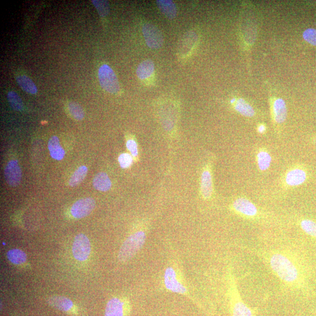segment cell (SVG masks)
<instances>
[{
    "mask_svg": "<svg viewBox=\"0 0 316 316\" xmlns=\"http://www.w3.org/2000/svg\"><path fill=\"white\" fill-rule=\"evenodd\" d=\"M72 252L74 258L79 261H84L89 258L91 252V244L89 239L83 234L75 237Z\"/></svg>",
    "mask_w": 316,
    "mask_h": 316,
    "instance_id": "cell-5",
    "label": "cell"
},
{
    "mask_svg": "<svg viewBox=\"0 0 316 316\" xmlns=\"http://www.w3.org/2000/svg\"><path fill=\"white\" fill-rule=\"evenodd\" d=\"M313 143L316 146V136H314V138H313Z\"/></svg>",
    "mask_w": 316,
    "mask_h": 316,
    "instance_id": "cell-34",
    "label": "cell"
},
{
    "mask_svg": "<svg viewBox=\"0 0 316 316\" xmlns=\"http://www.w3.org/2000/svg\"><path fill=\"white\" fill-rule=\"evenodd\" d=\"M265 129H266V127L265 126H263V125H260V126H258V131L260 133L264 132L265 131Z\"/></svg>",
    "mask_w": 316,
    "mask_h": 316,
    "instance_id": "cell-33",
    "label": "cell"
},
{
    "mask_svg": "<svg viewBox=\"0 0 316 316\" xmlns=\"http://www.w3.org/2000/svg\"><path fill=\"white\" fill-rule=\"evenodd\" d=\"M271 161V156L267 152H260L257 155V161H258V167L260 171L267 170L270 167Z\"/></svg>",
    "mask_w": 316,
    "mask_h": 316,
    "instance_id": "cell-27",
    "label": "cell"
},
{
    "mask_svg": "<svg viewBox=\"0 0 316 316\" xmlns=\"http://www.w3.org/2000/svg\"><path fill=\"white\" fill-rule=\"evenodd\" d=\"M233 207L236 212L247 217H254L258 213V209L255 205L245 198H237L234 201Z\"/></svg>",
    "mask_w": 316,
    "mask_h": 316,
    "instance_id": "cell-10",
    "label": "cell"
},
{
    "mask_svg": "<svg viewBox=\"0 0 316 316\" xmlns=\"http://www.w3.org/2000/svg\"><path fill=\"white\" fill-rule=\"evenodd\" d=\"M18 85L21 89L29 94H35L37 93V87L31 79L25 75H21L16 77Z\"/></svg>",
    "mask_w": 316,
    "mask_h": 316,
    "instance_id": "cell-21",
    "label": "cell"
},
{
    "mask_svg": "<svg viewBox=\"0 0 316 316\" xmlns=\"http://www.w3.org/2000/svg\"><path fill=\"white\" fill-rule=\"evenodd\" d=\"M99 79L101 86L106 92L116 94L120 92V87L115 71L109 65L103 64L99 68Z\"/></svg>",
    "mask_w": 316,
    "mask_h": 316,
    "instance_id": "cell-4",
    "label": "cell"
},
{
    "mask_svg": "<svg viewBox=\"0 0 316 316\" xmlns=\"http://www.w3.org/2000/svg\"><path fill=\"white\" fill-rule=\"evenodd\" d=\"M47 123V122H42V125H44V124Z\"/></svg>",
    "mask_w": 316,
    "mask_h": 316,
    "instance_id": "cell-36",
    "label": "cell"
},
{
    "mask_svg": "<svg viewBox=\"0 0 316 316\" xmlns=\"http://www.w3.org/2000/svg\"><path fill=\"white\" fill-rule=\"evenodd\" d=\"M126 148L133 158H137L138 155V145L134 139H129L126 142Z\"/></svg>",
    "mask_w": 316,
    "mask_h": 316,
    "instance_id": "cell-32",
    "label": "cell"
},
{
    "mask_svg": "<svg viewBox=\"0 0 316 316\" xmlns=\"http://www.w3.org/2000/svg\"><path fill=\"white\" fill-rule=\"evenodd\" d=\"M201 193L204 199H208L213 194V182L211 172L208 168L205 169L201 177Z\"/></svg>",
    "mask_w": 316,
    "mask_h": 316,
    "instance_id": "cell-12",
    "label": "cell"
},
{
    "mask_svg": "<svg viewBox=\"0 0 316 316\" xmlns=\"http://www.w3.org/2000/svg\"><path fill=\"white\" fill-rule=\"evenodd\" d=\"M123 302L119 298H114L107 303L105 310V316H123Z\"/></svg>",
    "mask_w": 316,
    "mask_h": 316,
    "instance_id": "cell-20",
    "label": "cell"
},
{
    "mask_svg": "<svg viewBox=\"0 0 316 316\" xmlns=\"http://www.w3.org/2000/svg\"><path fill=\"white\" fill-rule=\"evenodd\" d=\"M235 102H236V99H232V100H231V103H234Z\"/></svg>",
    "mask_w": 316,
    "mask_h": 316,
    "instance_id": "cell-35",
    "label": "cell"
},
{
    "mask_svg": "<svg viewBox=\"0 0 316 316\" xmlns=\"http://www.w3.org/2000/svg\"><path fill=\"white\" fill-rule=\"evenodd\" d=\"M303 38L311 45L316 46V29L309 28L306 29L303 34Z\"/></svg>",
    "mask_w": 316,
    "mask_h": 316,
    "instance_id": "cell-30",
    "label": "cell"
},
{
    "mask_svg": "<svg viewBox=\"0 0 316 316\" xmlns=\"http://www.w3.org/2000/svg\"><path fill=\"white\" fill-rule=\"evenodd\" d=\"M7 100L11 108L17 112H21L24 108L23 102L18 94L13 91H10L7 94Z\"/></svg>",
    "mask_w": 316,
    "mask_h": 316,
    "instance_id": "cell-25",
    "label": "cell"
},
{
    "mask_svg": "<svg viewBox=\"0 0 316 316\" xmlns=\"http://www.w3.org/2000/svg\"><path fill=\"white\" fill-rule=\"evenodd\" d=\"M95 206L96 201L93 198H81L73 204L70 212L75 219H82L92 213Z\"/></svg>",
    "mask_w": 316,
    "mask_h": 316,
    "instance_id": "cell-7",
    "label": "cell"
},
{
    "mask_svg": "<svg viewBox=\"0 0 316 316\" xmlns=\"http://www.w3.org/2000/svg\"><path fill=\"white\" fill-rule=\"evenodd\" d=\"M146 240L144 231H138L129 236L120 248L118 259L120 262L128 261L136 255L143 246Z\"/></svg>",
    "mask_w": 316,
    "mask_h": 316,
    "instance_id": "cell-2",
    "label": "cell"
},
{
    "mask_svg": "<svg viewBox=\"0 0 316 316\" xmlns=\"http://www.w3.org/2000/svg\"><path fill=\"white\" fill-rule=\"evenodd\" d=\"M119 162L123 169H127L131 167L133 163L132 156L129 154H122L119 156Z\"/></svg>",
    "mask_w": 316,
    "mask_h": 316,
    "instance_id": "cell-31",
    "label": "cell"
},
{
    "mask_svg": "<svg viewBox=\"0 0 316 316\" xmlns=\"http://www.w3.org/2000/svg\"><path fill=\"white\" fill-rule=\"evenodd\" d=\"M93 4L95 6L98 12L101 17H105L110 12V5L108 1L93 0Z\"/></svg>",
    "mask_w": 316,
    "mask_h": 316,
    "instance_id": "cell-29",
    "label": "cell"
},
{
    "mask_svg": "<svg viewBox=\"0 0 316 316\" xmlns=\"http://www.w3.org/2000/svg\"><path fill=\"white\" fill-rule=\"evenodd\" d=\"M48 148L52 158L61 161L64 157V150L62 147L60 139L57 136H53L49 140Z\"/></svg>",
    "mask_w": 316,
    "mask_h": 316,
    "instance_id": "cell-16",
    "label": "cell"
},
{
    "mask_svg": "<svg viewBox=\"0 0 316 316\" xmlns=\"http://www.w3.org/2000/svg\"><path fill=\"white\" fill-rule=\"evenodd\" d=\"M4 177L6 183L12 187H17L20 184L22 173L17 161H9L4 169Z\"/></svg>",
    "mask_w": 316,
    "mask_h": 316,
    "instance_id": "cell-9",
    "label": "cell"
},
{
    "mask_svg": "<svg viewBox=\"0 0 316 316\" xmlns=\"http://www.w3.org/2000/svg\"><path fill=\"white\" fill-rule=\"evenodd\" d=\"M307 179V173L304 169H293L288 173L286 177V182L291 187L301 185L305 182Z\"/></svg>",
    "mask_w": 316,
    "mask_h": 316,
    "instance_id": "cell-13",
    "label": "cell"
},
{
    "mask_svg": "<svg viewBox=\"0 0 316 316\" xmlns=\"http://www.w3.org/2000/svg\"><path fill=\"white\" fill-rule=\"evenodd\" d=\"M164 283L166 288L172 292L184 295L187 289L177 279V273L172 267L166 269L164 273Z\"/></svg>",
    "mask_w": 316,
    "mask_h": 316,
    "instance_id": "cell-8",
    "label": "cell"
},
{
    "mask_svg": "<svg viewBox=\"0 0 316 316\" xmlns=\"http://www.w3.org/2000/svg\"><path fill=\"white\" fill-rule=\"evenodd\" d=\"M272 111L275 122L282 124L285 122L287 117L286 103L282 99H276L273 103Z\"/></svg>",
    "mask_w": 316,
    "mask_h": 316,
    "instance_id": "cell-15",
    "label": "cell"
},
{
    "mask_svg": "<svg viewBox=\"0 0 316 316\" xmlns=\"http://www.w3.org/2000/svg\"><path fill=\"white\" fill-rule=\"evenodd\" d=\"M158 8L168 18L172 19L177 17V8L175 3L169 0H158L156 1Z\"/></svg>",
    "mask_w": 316,
    "mask_h": 316,
    "instance_id": "cell-19",
    "label": "cell"
},
{
    "mask_svg": "<svg viewBox=\"0 0 316 316\" xmlns=\"http://www.w3.org/2000/svg\"><path fill=\"white\" fill-rule=\"evenodd\" d=\"M94 188L100 191H109L112 188V181L106 173L100 172L94 177L93 182Z\"/></svg>",
    "mask_w": 316,
    "mask_h": 316,
    "instance_id": "cell-18",
    "label": "cell"
},
{
    "mask_svg": "<svg viewBox=\"0 0 316 316\" xmlns=\"http://www.w3.org/2000/svg\"><path fill=\"white\" fill-rule=\"evenodd\" d=\"M88 169L86 166H81L74 172L69 180V185L71 187H76L83 181L87 174Z\"/></svg>",
    "mask_w": 316,
    "mask_h": 316,
    "instance_id": "cell-24",
    "label": "cell"
},
{
    "mask_svg": "<svg viewBox=\"0 0 316 316\" xmlns=\"http://www.w3.org/2000/svg\"><path fill=\"white\" fill-rule=\"evenodd\" d=\"M155 71V64L150 60L143 61L138 65L136 69V75L140 80H147L151 77Z\"/></svg>",
    "mask_w": 316,
    "mask_h": 316,
    "instance_id": "cell-17",
    "label": "cell"
},
{
    "mask_svg": "<svg viewBox=\"0 0 316 316\" xmlns=\"http://www.w3.org/2000/svg\"><path fill=\"white\" fill-rule=\"evenodd\" d=\"M229 291L232 305L233 316H253L252 311L241 298L235 278L231 274L229 279Z\"/></svg>",
    "mask_w": 316,
    "mask_h": 316,
    "instance_id": "cell-3",
    "label": "cell"
},
{
    "mask_svg": "<svg viewBox=\"0 0 316 316\" xmlns=\"http://www.w3.org/2000/svg\"><path fill=\"white\" fill-rule=\"evenodd\" d=\"M68 109L71 115L75 120L80 121L83 119L84 116L83 110L79 104L76 102H70L68 105Z\"/></svg>",
    "mask_w": 316,
    "mask_h": 316,
    "instance_id": "cell-28",
    "label": "cell"
},
{
    "mask_svg": "<svg viewBox=\"0 0 316 316\" xmlns=\"http://www.w3.org/2000/svg\"><path fill=\"white\" fill-rule=\"evenodd\" d=\"M197 40V36L195 32L190 31L186 34L179 45L178 52L182 58H185L190 55L194 48Z\"/></svg>",
    "mask_w": 316,
    "mask_h": 316,
    "instance_id": "cell-11",
    "label": "cell"
},
{
    "mask_svg": "<svg viewBox=\"0 0 316 316\" xmlns=\"http://www.w3.org/2000/svg\"><path fill=\"white\" fill-rule=\"evenodd\" d=\"M300 226L306 234L316 239V221L311 219H304L300 223Z\"/></svg>",
    "mask_w": 316,
    "mask_h": 316,
    "instance_id": "cell-26",
    "label": "cell"
},
{
    "mask_svg": "<svg viewBox=\"0 0 316 316\" xmlns=\"http://www.w3.org/2000/svg\"><path fill=\"white\" fill-rule=\"evenodd\" d=\"M235 109L244 116L252 117L255 115V110L253 107L242 99L237 101L235 104Z\"/></svg>",
    "mask_w": 316,
    "mask_h": 316,
    "instance_id": "cell-23",
    "label": "cell"
},
{
    "mask_svg": "<svg viewBox=\"0 0 316 316\" xmlns=\"http://www.w3.org/2000/svg\"><path fill=\"white\" fill-rule=\"evenodd\" d=\"M142 33L148 47L154 50L161 48L164 45V37L162 32L155 25L146 23L143 25Z\"/></svg>",
    "mask_w": 316,
    "mask_h": 316,
    "instance_id": "cell-6",
    "label": "cell"
},
{
    "mask_svg": "<svg viewBox=\"0 0 316 316\" xmlns=\"http://www.w3.org/2000/svg\"><path fill=\"white\" fill-rule=\"evenodd\" d=\"M269 263L273 272L285 284L296 288L304 285V269L295 257L288 253L276 252L270 254Z\"/></svg>",
    "mask_w": 316,
    "mask_h": 316,
    "instance_id": "cell-1",
    "label": "cell"
},
{
    "mask_svg": "<svg viewBox=\"0 0 316 316\" xmlns=\"http://www.w3.org/2000/svg\"><path fill=\"white\" fill-rule=\"evenodd\" d=\"M6 256L9 261L15 265L23 264L27 259V254L23 251L19 249L9 250Z\"/></svg>",
    "mask_w": 316,
    "mask_h": 316,
    "instance_id": "cell-22",
    "label": "cell"
},
{
    "mask_svg": "<svg viewBox=\"0 0 316 316\" xmlns=\"http://www.w3.org/2000/svg\"><path fill=\"white\" fill-rule=\"evenodd\" d=\"M48 303L52 308L63 312L69 311L73 306L70 299L61 296H52L48 299Z\"/></svg>",
    "mask_w": 316,
    "mask_h": 316,
    "instance_id": "cell-14",
    "label": "cell"
}]
</instances>
